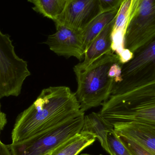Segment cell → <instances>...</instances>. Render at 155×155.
Returning a JSON list of instances; mask_svg holds the SVG:
<instances>
[{"label": "cell", "instance_id": "d6986e66", "mask_svg": "<svg viewBox=\"0 0 155 155\" xmlns=\"http://www.w3.org/2000/svg\"><path fill=\"white\" fill-rule=\"evenodd\" d=\"M102 12L118 10L124 0H99Z\"/></svg>", "mask_w": 155, "mask_h": 155}, {"label": "cell", "instance_id": "ffe728a7", "mask_svg": "<svg viewBox=\"0 0 155 155\" xmlns=\"http://www.w3.org/2000/svg\"><path fill=\"white\" fill-rule=\"evenodd\" d=\"M0 155H12L8 145L4 144L0 140Z\"/></svg>", "mask_w": 155, "mask_h": 155}, {"label": "cell", "instance_id": "e0dca14e", "mask_svg": "<svg viewBox=\"0 0 155 155\" xmlns=\"http://www.w3.org/2000/svg\"><path fill=\"white\" fill-rule=\"evenodd\" d=\"M108 153L110 155H133L119 140L114 131L107 135Z\"/></svg>", "mask_w": 155, "mask_h": 155}, {"label": "cell", "instance_id": "9a60e30c", "mask_svg": "<svg viewBox=\"0 0 155 155\" xmlns=\"http://www.w3.org/2000/svg\"><path fill=\"white\" fill-rule=\"evenodd\" d=\"M95 137L88 133L80 132L55 149L51 155H78L94 143Z\"/></svg>", "mask_w": 155, "mask_h": 155}, {"label": "cell", "instance_id": "8992f818", "mask_svg": "<svg viewBox=\"0 0 155 155\" xmlns=\"http://www.w3.org/2000/svg\"><path fill=\"white\" fill-rule=\"evenodd\" d=\"M155 36V0H132L124 39L132 53Z\"/></svg>", "mask_w": 155, "mask_h": 155}, {"label": "cell", "instance_id": "ac0fdd59", "mask_svg": "<svg viewBox=\"0 0 155 155\" xmlns=\"http://www.w3.org/2000/svg\"><path fill=\"white\" fill-rule=\"evenodd\" d=\"M117 136L133 155H153L143 147L132 139L123 136Z\"/></svg>", "mask_w": 155, "mask_h": 155}, {"label": "cell", "instance_id": "8fae6325", "mask_svg": "<svg viewBox=\"0 0 155 155\" xmlns=\"http://www.w3.org/2000/svg\"><path fill=\"white\" fill-rule=\"evenodd\" d=\"M115 19L106 26L93 40L86 51L83 61L74 68L84 71L102 55L112 51V34Z\"/></svg>", "mask_w": 155, "mask_h": 155}, {"label": "cell", "instance_id": "7a4b0ae2", "mask_svg": "<svg viewBox=\"0 0 155 155\" xmlns=\"http://www.w3.org/2000/svg\"><path fill=\"white\" fill-rule=\"evenodd\" d=\"M99 114L112 125L134 122L155 129V81L121 94L110 96Z\"/></svg>", "mask_w": 155, "mask_h": 155}, {"label": "cell", "instance_id": "30bf717a", "mask_svg": "<svg viewBox=\"0 0 155 155\" xmlns=\"http://www.w3.org/2000/svg\"><path fill=\"white\" fill-rule=\"evenodd\" d=\"M117 135L128 137L155 155V129L144 124L129 122L113 125Z\"/></svg>", "mask_w": 155, "mask_h": 155}, {"label": "cell", "instance_id": "5bb4252c", "mask_svg": "<svg viewBox=\"0 0 155 155\" xmlns=\"http://www.w3.org/2000/svg\"><path fill=\"white\" fill-rule=\"evenodd\" d=\"M119 9L101 13L81 32L85 51L93 40L106 26L115 19Z\"/></svg>", "mask_w": 155, "mask_h": 155}, {"label": "cell", "instance_id": "52a82bcc", "mask_svg": "<svg viewBox=\"0 0 155 155\" xmlns=\"http://www.w3.org/2000/svg\"><path fill=\"white\" fill-rule=\"evenodd\" d=\"M30 75L27 62L15 54L10 36L0 31V99L18 96Z\"/></svg>", "mask_w": 155, "mask_h": 155}, {"label": "cell", "instance_id": "5b68a950", "mask_svg": "<svg viewBox=\"0 0 155 155\" xmlns=\"http://www.w3.org/2000/svg\"><path fill=\"white\" fill-rule=\"evenodd\" d=\"M84 116L81 114L40 136L11 144L8 147L12 155H44L53 152L81 132Z\"/></svg>", "mask_w": 155, "mask_h": 155}, {"label": "cell", "instance_id": "ba28073f", "mask_svg": "<svg viewBox=\"0 0 155 155\" xmlns=\"http://www.w3.org/2000/svg\"><path fill=\"white\" fill-rule=\"evenodd\" d=\"M102 12L99 0H71L54 22L81 32Z\"/></svg>", "mask_w": 155, "mask_h": 155}, {"label": "cell", "instance_id": "9c48e42d", "mask_svg": "<svg viewBox=\"0 0 155 155\" xmlns=\"http://www.w3.org/2000/svg\"><path fill=\"white\" fill-rule=\"evenodd\" d=\"M56 31L49 35L45 44L59 56L74 57L79 61L84 58L85 50L81 32L61 24H55Z\"/></svg>", "mask_w": 155, "mask_h": 155}, {"label": "cell", "instance_id": "6da1fadb", "mask_svg": "<svg viewBox=\"0 0 155 155\" xmlns=\"http://www.w3.org/2000/svg\"><path fill=\"white\" fill-rule=\"evenodd\" d=\"M75 93L68 87H50L17 117L12 133V143L40 136L84 114Z\"/></svg>", "mask_w": 155, "mask_h": 155}, {"label": "cell", "instance_id": "7c38bea8", "mask_svg": "<svg viewBox=\"0 0 155 155\" xmlns=\"http://www.w3.org/2000/svg\"><path fill=\"white\" fill-rule=\"evenodd\" d=\"M113 126L99 113L93 112L84 116L81 132L90 133L100 142L102 147L108 153L107 135L114 132Z\"/></svg>", "mask_w": 155, "mask_h": 155}, {"label": "cell", "instance_id": "277c9868", "mask_svg": "<svg viewBox=\"0 0 155 155\" xmlns=\"http://www.w3.org/2000/svg\"><path fill=\"white\" fill-rule=\"evenodd\" d=\"M122 80L115 84L111 96L127 93L155 81V36L138 48L122 66Z\"/></svg>", "mask_w": 155, "mask_h": 155}, {"label": "cell", "instance_id": "3957f363", "mask_svg": "<svg viewBox=\"0 0 155 155\" xmlns=\"http://www.w3.org/2000/svg\"><path fill=\"white\" fill-rule=\"evenodd\" d=\"M117 63H121L119 56L111 51L84 71L74 68L78 84L75 94L82 111L102 105L110 97L115 82L108 76V71L113 64Z\"/></svg>", "mask_w": 155, "mask_h": 155}, {"label": "cell", "instance_id": "2e32d148", "mask_svg": "<svg viewBox=\"0 0 155 155\" xmlns=\"http://www.w3.org/2000/svg\"><path fill=\"white\" fill-rule=\"evenodd\" d=\"M34 5L33 9L45 17L53 20L59 18L66 5L64 0H28Z\"/></svg>", "mask_w": 155, "mask_h": 155}, {"label": "cell", "instance_id": "603a6c76", "mask_svg": "<svg viewBox=\"0 0 155 155\" xmlns=\"http://www.w3.org/2000/svg\"><path fill=\"white\" fill-rule=\"evenodd\" d=\"M65 1V2H66V5H67V4L70 2V1H71V0H64Z\"/></svg>", "mask_w": 155, "mask_h": 155}, {"label": "cell", "instance_id": "cb8c5ba5", "mask_svg": "<svg viewBox=\"0 0 155 155\" xmlns=\"http://www.w3.org/2000/svg\"><path fill=\"white\" fill-rule=\"evenodd\" d=\"M53 153L52 152H51V153H48L44 155H51L52 153Z\"/></svg>", "mask_w": 155, "mask_h": 155}, {"label": "cell", "instance_id": "44dd1931", "mask_svg": "<svg viewBox=\"0 0 155 155\" xmlns=\"http://www.w3.org/2000/svg\"><path fill=\"white\" fill-rule=\"evenodd\" d=\"M7 123L6 115L0 110V133Z\"/></svg>", "mask_w": 155, "mask_h": 155}, {"label": "cell", "instance_id": "4fadbf2b", "mask_svg": "<svg viewBox=\"0 0 155 155\" xmlns=\"http://www.w3.org/2000/svg\"><path fill=\"white\" fill-rule=\"evenodd\" d=\"M132 0H124L120 6L112 32V51L120 56L125 50L124 39Z\"/></svg>", "mask_w": 155, "mask_h": 155}, {"label": "cell", "instance_id": "7402d4cb", "mask_svg": "<svg viewBox=\"0 0 155 155\" xmlns=\"http://www.w3.org/2000/svg\"><path fill=\"white\" fill-rule=\"evenodd\" d=\"M79 155H95L89 154H87V153H82V154H80ZM103 155L99 154V155Z\"/></svg>", "mask_w": 155, "mask_h": 155}]
</instances>
